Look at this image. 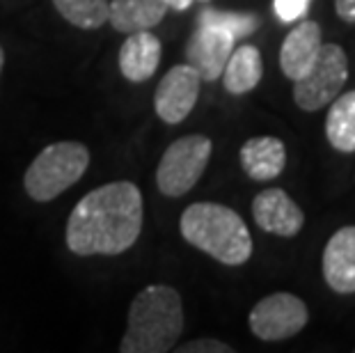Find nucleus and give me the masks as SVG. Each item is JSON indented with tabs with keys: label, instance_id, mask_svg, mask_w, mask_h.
Returning <instances> with one entry per match:
<instances>
[{
	"label": "nucleus",
	"instance_id": "9d476101",
	"mask_svg": "<svg viewBox=\"0 0 355 353\" xmlns=\"http://www.w3.org/2000/svg\"><path fill=\"white\" fill-rule=\"evenodd\" d=\"M252 216L263 232L282 239L296 236L305 225L303 209L282 189H266L257 195L252 200Z\"/></svg>",
	"mask_w": 355,
	"mask_h": 353
},
{
	"label": "nucleus",
	"instance_id": "f03ea898",
	"mask_svg": "<svg viewBox=\"0 0 355 353\" xmlns=\"http://www.w3.org/2000/svg\"><path fill=\"white\" fill-rule=\"evenodd\" d=\"M181 333H184V303L179 291L170 284H149L131 300L119 351L168 353L177 347Z\"/></svg>",
	"mask_w": 355,
	"mask_h": 353
},
{
	"label": "nucleus",
	"instance_id": "4468645a",
	"mask_svg": "<svg viewBox=\"0 0 355 353\" xmlns=\"http://www.w3.org/2000/svg\"><path fill=\"white\" fill-rule=\"evenodd\" d=\"M241 168L254 182H270L282 175L286 165L284 142L273 136H257L243 142L239 152Z\"/></svg>",
	"mask_w": 355,
	"mask_h": 353
},
{
	"label": "nucleus",
	"instance_id": "9b49d317",
	"mask_svg": "<svg viewBox=\"0 0 355 353\" xmlns=\"http://www.w3.org/2000/svg\"><path fill=\"white\" fill-rule=\"evenodd\" d=\"M323 277L337 294H355V225L337 230L323 248Z\"/></svg>",
	"mask_w": 355,
	"mask_h": 353
},
{
	"label": "nucleus",
	"instance_id": "f3484780",
	"mask_svg": "<svg viewBox=\"0 0 355 353\" xmlns=\"http://www.w3.org/2000/svg\"><path fill=\"white\" fill-rule=\"evenodd\" d=\"M326 138L342 154L355 152V89L330 101L326 117Z\"/></svg>",
	"mask_w": 355,
	"mask_h": 353
},
{
	"label": "nucleus",
	"instance_id": "0eeeda50",
	"mask_svg": "<svg viewBox=\"0 0 355 353\" xmlns=\"http://www.w3.org/2000/svg\"><path fill=\"white\" fill-rule=\"evenodd\" d=\"M309 310L303 298L289 291H277L261 298L248 317L254 337L261 342H282L296 337L307 326Z\"/></svg>",
	"mask_w": 355,
	"mask_h": 353
},
{
	"label": "nucleus",
	"instance_id": "b1692460",
	"mask_svg": "<svg viewBox=\"0 0 355 353\" xmlns=\"http://www.w3.org/2000/svg\"><path fill=\"white\" fill-rule=\"evenodd\" d=\"M3 67H5V51L0 46V76H3Z\"/></svg>",
	"mask_w": 355,
	"mask_h": 353
},
{
	"label": "nucleus",
	"instance_id": "aec40b11",
	"mask_svg": "<svg viewBox=\"0 0 355 353\" xmlns=\"http://www.w3.org/2000/svg\"><path fill=\"white\" fill-rule=\"evenodd\" d=\"M312 0H273V10L282 24H293L307 14V7Z\"/></svg>",
	"mask_w": 355,
	"mask_h": 353
},
{
	"label": "nucleus",
	"instance_id": "a211bd4d",
	"mask_svg": "<svg viewBox=\"0 0 355 353\" xmlns=\"http://www.w3.org/2000/svg\"><path fill=\"white\" fill-rule=\"evenodd\" d=\"M67 24L80 30H96L108 21V0H53Z\"/></svg>",
	"mask_w": 355,
	"mask_h": 353
},
{
	"label": "nucleus",
	"instance_id": "412c9836",
	"mask_svg": "<svg viewBox=\"0 0 355 353\" xmlns=\"http://www.w3.org/2000/svg\"><path fill=\"white\" fill-rule=\"evenodd\" d=\"M179 353H234V347L225 344L214 337H202V340H191L181 347H175Z\"/></svg>",
	"mask_w": 355,
	"mask_h": 353
},
{
	"label": "nucleus",
	"instance_id": "393cba45",
	"mask_svg": "<svg viewBox=\"0 0 355 353\" xmlns=\"http://www.w3.org/2000/svg\"><path fill=\"white\" fill-rule=\"evenodd\" d=\"M200 3H209V0H200Z\"/></svg>",
	"mask_w": 355,
	"mask_h": 353
},
{
	"label": "nucleus",
	"instance_id": "39448f33",
	"mask_svg": "<svg viewBox=\"0 0 355 353\" xmlns=\"http://www.w3.org/2000/svg\"><path fill=\"white\" fill-rule=\"evenodd\" d=\"M214 142L200 133L175 140L165 149L156 168V186L165 198H181L195 189L207 170Z\"/></svg>",
	"mask_w": 355,
	"mask_h": 353
},
{
	"label": "nucleus",
	"instance_id": "4be33fe9",
	"mask_svg": "<svg viewBox=\"0 0 355 353\" xmlns=\"http://www.w3.org/2000/svg\"><path fill=\"white\" fill-rule=\"evenodd\" d=\"M337 17L346 24H355V0H335Z\"/></svg>",
	"mask_w": 355,
	"mask_h": 353
},
{
	"label": "nucleus",
	"instance_id": "dca6fc26",
	"mask_svg": "<svg viewBox=\"0 0 355 353\" xmlns=\"http://www.w3.org/2000/svg\"><path fill=\"white\" fill-rule=\"evenodd\" d=\"M220 76H223V85L230 94L252 92L263 76L261 53L254 46H250V44H243L239 49L234 46Z\"/></svg>",
	"mask_w": 355,
	"mask_h": 353
},
{
	"label": "nucleus",
	"instance_id": "1a4fd4ad",
	"mask_svg": "<svg viewBox=\"0 0 355 353\" xmlns=\"http://www.w3.org/2000/svg\"><path fill=\"white\" fill-rule=\"evenodd\" d=\"M236 46V40L225 30L198 26L186 44V60L202 80H218L227 64L230 53Z\"/></svg>",
	"mask_w": 355,
	"mask_h": 353
},
{
	"label": "nucleus",
	"instance_id": "20e7f679",
	"mask_svg": "<svg viewBox=\"0 0 355 353\" xmlns=\"http://www.w3.org/2000/svg\"><path fill=\"white\" fill-rule=\"evenodd\" d=\"M89 168V149L78 140H60L44 147L30 161L24 189L30 200L51 202L80 182Z\"/></svg>",
	"mask_w": 355,
	"mask_h": 353
},
{
	"label": "nucleus",
	"instance_id": "ddd939ff",
	"mask_svg": "<svg viewBox=\"0 0 355 353\" xmlns=\"http://www.w3.org/2000/svg\"><path fill=\"white\" fill-rule=\"evenodd\" d=\"M161 55L163 44L154 33H149V30L131 33L126 35L122 49H119V71L126 80L145 83L156 74L158 64H161Z\"/></svg>",
	"mask_w": 355,
	"mask_h": 353
},
{
	"label": "nucleus",
	"instance_id": "2eb2a0df",
	"mask_svg": "<svg viewBox=\"0 0 355 353\" xmlns=\"http://www.w3.org/2000/svg\"><path fill=\"white\" fill-rule=\"evenodd\" d=\"M168 12L170 10L163 0H110L108 24L117 33L131 35L156 28Z\"/></svg>",
	"mask_w": 355,
	"mask_h": 353
},
{
	"label": "nucleus",
	"instance_id": "6ab92c4d",
	"mask_svg": "<svg viewBox=\"0 0 355 353\" xmlns=\"http://www.w3.org/2000/svg\"><path fill=\"white\" fill-rule=\"evenodd\" d=\"M198 26H209L230 33L234 40L252 35L259 28V19L245 12H220V10H204L198 17Z\"/></svg>",
	"mask_w": 355,
	"mask_h": 353
},
{
	"label": "nucleus",
	"instance_id": "7ed1b4c3",
	"mask_svg": "<svg viewBox=\"0 0 355 353\" xmlns=\"http://www.w3.org/2000/svg\"><path fill=\"white\" fill-rule=\"evenodd\" d=\"M188 243L225 266H241L252 257V236L234 209L218 202H195L179 218Z\"/></svg>",
	"mask_w": 355,
	"mask_h": 353
},
{
	"label": "nucleus",
	"instance_id": "6e6552de",
	"mask_svg": "<svg viewBox=\"0 0 355 353\" xmlns=\"http://www.w3.org/2000/svg\"><path fill=\"white\" fill-rule=\"evenodd\" d=\"M202 78L191 64H175L158 83L154 110L165 124H181L200 99Z\"/></svg>",
	"mask_w": 355,
	"mask_h": 353
},
{
	"label": "nucleus",
	"instance_id": "f8f14e48",
	"mask_svg": "<svg viewBox=\"0 0 355 353\" xmlns=\"http://www.w3.org/2000/svg\"><path fill=\"white\" fill-rule=\"evenodd\" d=\"M323 37L321 26L316 21H300V24L284 37L279 49V69L289 80L303 78L314 64L316 55L321 51Z\"/></svg>",
	"mask_w": 355,
	"mask_h": 353
},
{
	"label": "nucleus",
	"instance_id": "f257e3e1",
	"mask_svg": "<svg viewBox=\"0 0 355 353\" xmlns=\"http://www.w3.org/2000/svg\"><path fill=\"white\" fill-rule=\"evenodd\" d=\"M145 205L133 182H110L89 191L71 209L64 243L78 257H115L138 241Z\"/></svg>",
	"mask_w": 355,
	"mask_h": 353
},
{
	"label": "nucleus",
	"instance_id": "423d86ee",
	"mask_svg": "<svg viewBox=\"0 0 355 353\" xmlns=\"http://www.w3.org/2000/svg\"><path fill=\"white\" fill-rule=\"evenodd\" d=\"M349 78V58L339 44H321L314 64L303 78L293 80V101L305 112H316L337 99Z\"/></svg>",
	"mask_w": 355,
	"mask_h": 353
},
{
	"label": "nucleus",
	"instance_id": "5701e85b",
	"mask_svg": "<svg viewBox=\"0 0 355 353\" xmlns=\"http://www.w3.org/2000/svg\"><path fill=\"white\" fill-rule=\"evenodd\" d=\"M165 5H168V10H175V12H186L188 7H191L195 0H163Z\"/></svg>",
	"mask_w": 355,
	"mask_h": 353
}]
</instances>
